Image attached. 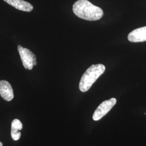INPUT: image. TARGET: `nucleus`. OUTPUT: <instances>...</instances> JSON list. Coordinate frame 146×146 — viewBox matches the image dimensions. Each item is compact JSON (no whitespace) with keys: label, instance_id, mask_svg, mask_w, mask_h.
<instances>
[{"label":"nucleus","instance_id":"1","mask_svg":"<svg viewBox=\"0 0 146 146\" xmlns=\"http://www.w3.org/2000/svg\"><path fill=\"white\" fill-rule=\"evenodd\" d=\"M74 13L80 19L87 21H97L102 17L104 11L88 0H78L73 5Z\"/></svg>","mask_w":146,"mask_h":146},{"label":"nucleus","instance_id":"2","mask_svg":"<svg viewBox=\"0 0 146 146\" xmlns=\"http://www.w3.org/2000/svg\"><path fill=\"white\" fill-rule=\"evenodd\" d=\"M106 67L102 64H93L84 73L79 84V89L82 92H86L91 88L94 82L103 74Z\"/></svg>","mask_w":146,"mask_h":146},{"label":"nucleus","instance_id":"3","mask_svg":"<svg viewBox=\"0 0 146 146\" xmlns=\"http://www.w3.org/2000/svg\"><path fill=\"white\" fill-rule=\"evenodd\" d=\"M117 100L115 98L104 101L100 104L99 107L95 110L93 115L94 121H99L106 115L116 104Z\"/></svg>","mask_w":146,"mask_h":146},{"label":"nucleus","instance_id":"4","mask_svg":"<svg viewBox=\"0 0 146 146\" xmlns=\"http://www.w3.org/2000/svg\"><path fill=\"white\" fill-rule=\"evenodd\" d=\"M17 48L23 67L26 69L31 70L34 67L33 62L36 60V56L30 50L22 47L21 45H19Z\"/></svg>","mask_w":146,"mask_h":146},{"label":"nucleus","instance_id":"5","mask_svg":"<svg viewBox=\"0 0 146 146\" xmlns=\"http://www.w3.org/2000/svg\"><path fill=\"white\" fill-rule=\"evenodd\" d=\"M0 95L7 101H11L14 98L12 87L11 84L5 80L0 81Z\"/></svg>","mask_w":146,"mask_h":146},{"label":"nucleus","instance_id":"6","mask_svg":"<svg viewBox=\"0 0 146 146\" xmlns=\"http://www.w3.org/2000/svg\"><path fill=\"white\" fill-rule=\"evenodd\" d=\"M128 40L131 42L146 41V26L137 28L131 31L128 35Z\"/></svg>","mask_w":146,"mask_h":146},{"label":"nucleus","instance_id":"7","mask_svg":"<svg viewBox=\"0 0 146 146\" xmlns=\"http://www.w3.org/2000/svg\"><path fill=\"white\" fill-rule=\"evenodd\" d=\"M9 5L19 11L31 12L33 10V6L30 3L23 0H3Z\"/></svg>","mask_w":146,"mask_h":146},{"label":"nucleus","instance_id":"8","mask_svg":"<svg viewBox=\"0 0 146 146\" xmlns=\"http://www.w3.org/2000/svg\"><path fill=\"white\" fill-rule=\"evenodd\" d=\"M23 128L22 123L19 119H14L11 122V136L14 141H17L20 139L21 134L20 131Z\"/></svg>","mask_w":146,"mask_h":146},{"label":"nucleus","instance_id":"9","mask_svg":"<svg viewBox=\"0 0 146 146\" xmlns=\"http://www.w3.org/2000/svg\"><path fill=\"white\" fill-rule=\"evenodd\" d=\"M37 65V62L36 60H35L34 62H33V66H36Z\"/></svg>","mask_w":146,"mask_h":146},{"label":"nucleus","instance_id":"10","mask_svg":"<svg viewBox=\"0 0 146 146\" xmlns=\"http://www.w3.org/2000/svg\"><path fill=\"white\" fill-rule=\"evenodd\" d=\"M0 146H3V143L1 142H0Z\"/></svg>","mask_w":146,"mask_h":146}]
</instances>
